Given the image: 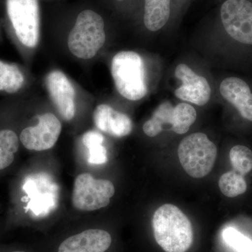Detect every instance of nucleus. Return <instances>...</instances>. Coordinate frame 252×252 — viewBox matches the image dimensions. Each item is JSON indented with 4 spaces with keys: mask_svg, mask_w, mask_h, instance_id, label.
Returning a JSON list of instances; mask_svg holds the SVG:
<instances>
[{
    "mask_svg": "<svg viewBox=\"0 0 252 252\" xmlns=\"http://www.w3.org/2000/svg\"><path fill=\"white\" fill-rule=\"evenodd\" d=\"M154 238L165 252H187L193 243L191 223L175 205L165 204L153 217Z\"/></svg>",
    "mask_w": 252,
    "mask_h": 252,
    "instance_id": "1",
    "label": "nucleus"
},
{
    "mask_svg": "<svg viewBox=\"0 0 252 252\" xmlns=\"http://www.w3.org/2000/svg\"><path fill=\"white\" fill-rule=\"evenodd\" d=\"M111 73L116 89L126 99L140 100L147 94L144 61L135 51H121L116 54L112 61Z\"/></svg>",
    "mask_w": 252,
    "mask_h": 252,
    "instance_id": "2",
    "label": "nucleus"
},
{
    "mask_svg": "<svg viewBox=\"0 0 252 252\" xmlns=\"http://www.w3.org/2000/svg\"><path fill=\"white\" fill-rule=\"evenodd\" d=\"M105 41L103 18L92 10H84L78 15L68 36V49L76 57L89 60L96 56Z\"/></svg>",
    "mask_w": 252,
    "mask_h": 252,
    "instance_id": "3",
    "label": "nucleus"
},
{
    "mask_svg": "<svg viewBox=\"0 0 252 252\" xmlns=\"http://www.w3.org/2000/svg\"><path fill=\"white\" fill-rule=\"evenodd\" d=\"M184 170L193 178H203L212 171L217 156L216 145L205 134L196 132L186 137L178 148Z\"/></svg>",
    "mask_w": 252,
    "mask_h": 252,
    "instance_id": "4",
    "label": "nucleus"
},
{
    "mask_svg": "<svg viewBox=\"0 0 252 252\" xmlns=\"http://www.w3.org/2000/svg\"><path fill=\"white\" fill-rule=\"evenodd\" d=\"M197 119V112L193 106L182 102L173 107L168 101L160 104L149 120L144 123L143 131L146 135L156 137L163 130L164 126L171 125L175 133H187Z\"/></svg>",
    "mask_w": 252,
    "mask_h": 252,
    "instance_id": "5",
    "label": "nucleus"
},
{
    "mask_svg": "<svg viewBox=\"0 0 252 252\" xmlns=\"http://www.w3.org/2000/svg\"><path fill=\"white\" fill-rule=\"evenodd\" d=\"M115 193L112 182L97 180L92 175L83 173L76 177L73 188L72 203L81 211H94L107 207Z\"/></svg>",
    "mask_w": 252,
    "mask_h": 252,
    "instance_id": "6",
    "label": "nucleus"
},
{
    "mask_svg": "<svg viewBox=\"0 0 252 252\" xmlns=\"http://www.w3.org/2000/svg\"><path fill=\"white\" fill-rule=\"evenodd\" d=\"M6 5L18 40L28 48L35 47L39 39L38 0H6Z\"/></svg>",
    "mask_w": 252,
    "mask_h": 252,
    "instance_id": "7",
    "label": "nucleus"
},
{
    "mask_svg": "<svg viewBox=\"0 0 252 252\" xmlns=\"http://www.w3.org/2000/svg\"><path fill=\"white\" fill-rule=\"evenodd\" d=\"M222 26L228 35L244 44H252V2L225 0L220 6Z\"/></svg>",
    "mask_w": 252,
    "mask_h": 252,
    "instance_id": "8",
    "label": "nucleus"
},
{
    "mask_svg": "<svg viewBox=\"0 0 252 252\" xmlns=\"http://www.w3.org/2000/svg\"><path fill=\"white\" fill-rule=\"evenodd\" d=\"M62 124L54 114L45 113L38 118L36 126L26 127L21 132L20 140L26 149L32 151L48 150L59 140Z\"/></svg>",
    "mask_w": 252,
    "mask_h": 252,
    "instance_id": "9",
    "label": "nucleus"
},
{
    "mask_svg": "<svg viewBox=\"0 0 252 252\" xmlns=\"http://www.w3.org/2000/svg\"><path fill=\"white\" fill-rule=\"evenodd\" d=\"M175 74L182 84L175 91L177 98L198 106L205 105L209 102L212 90L205 77L198 75L183 63L177 66Z\"/></svg>",
    "mask_w": 252,
    "mask_h": 252,
    "instance_id": "10",
    "label": "nucleus"
},
{
    "mask_svg": "<svg viewBox=\"0 0 252 252\" xmlns=\"http://www.w3.org/2000/svg\"><path fill=\"white\" fill-rule=\"evenodd\" d=\"M46 85L61 117L66 121L72 120L76 112V94L67 76L61 71H53L46 77Z\"/></svg>",
    "mask_w": 252,
    "mask_h": 252,
    "instance_id": "11",
    "label": "nucleus"
},
{
    "mask_svg": "<svg viewBox=\"0 0 252 252\" xmlns=\"http://www.w3.org/2000/svg\"><path fill=\"white\" fill-rule=\"evenodd\" d=\"M112 244L108 232L89 229L69 237L60 245L59 252H104Z\"/></svg>",
    "mask_w": 252,
    "mask_h": 252,
    "instance_id": "12",
    "label": "nucleus"
},
{
    "mask_svg": "<svg viewBox=\"0 0 252 252\" xmlns=\"http://www.w3.org/2000/svg\"><path fill=\"white\" fill-rule=\"evenodd\" d=\"M222 97L238 109L240 115L252 122V93L248 84L238 77H228L220 88Z\"/></svg>",
    "mask_w": 252,
    "mask_h": 252,
    "instance_id": "13",
    "label": "nucleus"
},
{
    "mask_svg": "<svg viewBox=\"0 0 252 252\" xmlns=\"http://www.w3.org/2000/svg\"><path fill=\"white\" fill-rule=\"evenodd\" d=\"M94 121L96 127L115 137L128 135L132 130L130 118L114 110L108 104H99L94 109Z\"/></svg>",
    "mask_w": 252,
    "mask_h": 252,
    "instance_id": "14",
    "label": "nucleus"
},
{
    "mask_svg": "<svg viewBox=\"0 0 252 252\" xmlns=\"http://www.w3.org/2000/svg\"><path fill=\"white\" fill-rule=\"evenodd\" d=\"M172 0H144V25L148 31L157 32L166 26L171 16Z\"/></svg>",
    "mask_w": 252,
    "mask_h": 252,
    "instance_id": "15",
    "label": "nucleus"
},
{
    "mask_svg": "<svg viewBox=\"0 0 252 252\" xmlns=\"http://www.w3.org/2000/svg\"><path fill=\"white\" fill-rule=\"evenodd\" d=\"M24 81V76L17 66L0 61V91L16 94Z\"/></svg>",
    "mask_w": 252,
    "mask_h": 252,
    "instance_id": "16",
    "label": "nucleus"
},
{
    "mask_svg": "<svg viewBox=\"0 0 252 252\" xmlns=\"http://www.w3.org/2000/svg\"><path fill=\"white\" fill-rule=\"evenodd\" d=\"M19 148V139L16 132L9 129L0 130V170L10 166Z\"/></svg>",
    "mask_w": 252,
    "mask_h": 252,
    "instance_id": "17",
    "label": "nucleus"
},
{
    "mask_svg": "<svg viewBox=\"0 0 252 252\" xmlns=\"http://www.w3.org/2000/svg\"><path fill=\"white\" fill-rule=\"evenodd\" d=\"M83 143L89 149V162L102 165L107 161V152L102 145L104 137L97 131H89L83 136Z\"/></svg>",
    "mask_w": 252,
    "mask_h": 252,
    "instance_id": "18",
    "label": "nucleus"
},
{
    "mask_svg": "<svg viewBox=\"0 0 252 252\" xmlns=\"http://www.w3.org/2000/svg\"><path fill=\"white\" fill-rule=\"evenodd\" d=\"M219 187L221 193L228 198H235L245 193L248 189L243 175L235 170L227 172L220 177Z\"/></svg>",
    "mask_w": 252,
    "mask_h": 252,
    "instance_id": "19",
    "label": "nucleus"
},
{
    "mask_svg": "<svg viewBox=\"0 0 252 252\" xmlns=\"http://www.w3.org/2000/svg\"><path fill=\"white\" fill-rule=\"evenodd\" d=\"M229 157L235 171L245 175L252 170V152L248 147L235 146L230 149Z\"/></svg>",
    "mask_w": 252,
    "mask_h": 252,
    "instance_id": "20",
    "label": "nucleus"
},
{
    "mask_svg": "<svg viewBox=\"0 0 252 252\" xmlns=\"http://www.w3.org/2000/svg\"><path fill=\"white\" fill-rule=\"evenodd\" d=\"M225 243L237 252H252V241L235 228H225L223 232Z\"/></svg>",
    "mask_w": 252,
    "mask_h": 252,
    "instance_id": "21",
    "label": "nucleus"
},
{
    "mask_svg": "<svg viewBox=\"0 0 252 252\" xmlns=\"http://www.w3.org/2000/svg\"><path fill=\"white\" fill-rule=\"evenodd\" d=\"M26 252L19 251V250H16V251H12V252Z\"/></svg>",
    "mask_w": 252,
    "mask_h": 252,
    "instance_id": "22",
    "label": "nucleus"
}]
</instances>
